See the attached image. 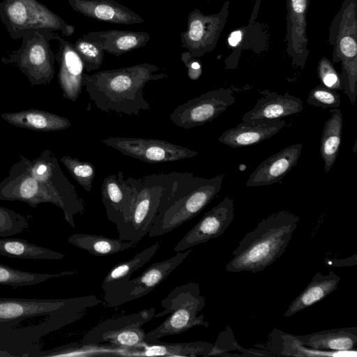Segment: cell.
<instances>
[{"mask_svg": "<svg viewBox=\"0 0 357 357\" xmlns=\"http://www.w3.org/2000/svg\"><path fill=\"white\" fill-rule=\"evenodd\" d=\"M285 126V121L281 119L243 121L225 131L218 141L232 148L249 146L272 137Z\"/></svg>", "mask_w": 357, "mask_h": 357, "instance_id": "23", "label": "cell"}, {"mask_svg": "<svg viewBox=\"0 0 357 357\" xmlns=\"http://www.w3.org/2000/svg\"><path fill=\"white\" fill-rule=\"evenodd\" d=\"M234 218V200L230 197H226L204 213L199 221L178 242L173 250L182 252L221 236Z\"/></svg>", "mask_w": 357, "mask_h": 357, "instance_id": "16", "label": "cell"}, {"mask_svg": "<svg viewBox=\"0 0 357 357\" xmlns=\"http://www.w3.org/2000/svg\"><path fill=\"white\" fill-rule=\"evenodd\" d=\"M213 344L203 341L189 342H161L158 340L146 342L131 351L132 355L146 356L209 357Z\"/></svg>", "mask_w": 357, "mask_h": 357, "instance_id": "28", "label": "cell"}, {"mask_svg": "<svg viewBox=\"0 0 357 357\" xmlns=\"http://www.w3.org/2000/svg\"><path fill=\"white\" fill-rule=\"evenodd\" d=\"M307 102L310 105L322 109L337 108L340 106L341 99L336 91L320 84L310 90Z\"/></svg>", "mask_w": 357, "mask_h": 357, "instance_id": "38", "label": "cell"}, {"mask_svg": "<svg viewBox=\"0 0 357 357\" xmlns=\"http://www.w3.org/2000/svg\"><path fill=\"white\" fill-rule=\"evenodd\" d=\"M261 97L257 99L255 107L242 118L243 122L255 120H280L301 112L302 100L288 92L284 95L270 90L259 91Z\"/></svg>", "mask_w": 357, "mask_h": 357, "instance_id": "21", "label": "cell"}, {"mask_svg": "<svg viewBox=\"0 0 357 357\" xmlns=\"http://www.w3.org/2000/svg\"><path fill=\"white\" fill-rule=\"evenodd\" d=\"M1 117L14 126L38 132L59 131L71 126L68 118L37 109L3 113Z\"/></svg>", "mask_w": 357, "mask_h": 357, "instance_id": "25", "label": "cell"}, {"mask_svg": "<svg viewBox=\"0 0 357 357\" xmlns=\"http://www.w3.org/2000/svg\"><path fill=\"white\" fill-rule=\"evenodd\" d=\"M0 20L13 40L20 39L30 29L41 31L51 40H56L58 31L64 36H71L75 31V26L38 0H3Z\"/></svg>", "mask_w": 357, "mask_h": 357, "instance_id": "9", "label": "cell"}, {"mask_svg": "<svg viewBox=\"0 0 357 357\" xmlns=\"http://www.w3.org/2000/svg\"><path fill=\"white\" fill-rule=\"evenodd\" d=\"M20 47L2 56L7 65H15L28 78L31 86L44 85L54 78L56 54L47 36L34 29L25 31Z\"/></svg>", "mask_w": 357, "mask_h": 357, "instance_id": "10", "label": "cell"}, {"mask_svg": "<svg viewBox=\"0 0 357 357\" xmlns=\"http://www.w3.org/2000/svg\"><path fill=\"white\" fill-rule=\"evenodd\" d=\"M334 63L340 62L343 91L354 105L357 96V0H343L328 28Z\"/></svg>", "mask_w": 357, "mask_h": 357, "instance_id": "7", "label": "cell"}, {"mask_svg": "<svg viewBox=\"0 0 357 357\" xmlns=\"http://www.w3.org/2000/svg\"><path fill=\"white\" fill-rule=\"evenodd\" d=\"M76 12L93 20L117 24H135L144 19L116 0H68Z\"/></svg>", "mask_w": 357, "mask_h": 357, "instance_id": "22", "label": "cell"}, {"mask_svg": "<svg viewBox=\"0 0 357 357\" xmlns=\"http://www.w3.org/2000/svg\"><path fill=\"white\" fill-rule=\"evenodd\" d=\"M299 221L298 215L286 210L262 219L233 250L226 271L255 273L271 266L285 252Z\"/></svg>", "mask_w": 357, "mask_h": 357, "instance_id": "4", "label": "cell"}, {"mask_svg": "<svg viewBox=\"0 0 357 357\" xmlns=\"http://www.w3.org/2000/svg\"><path fill=\"white\" fill-rule=\"evenodd\" d=\"M60 160L78 184L86 191L91 192L96 176L93 165L89 162L73 158L69 155H63Z\"/></svg>", "mask_w": 357, "mask_h": 357, "instance_id": "35", "label": "cell"}, {"mask_svg": "<svg viewBox=\"0 0 357 357\" xmlns=\"http://www.w3.org/2000/svg\"><path fill=\"white\" fill-rule=\"evenodd\" d=\"M59 48L56 60L59 64L58 80L64 98L76 101L82 90L83 63L73 44L57 34Z\"/></svg>", "mask_w": 357, "mask_h": 357, "instance_id": "19", "label": "cell"}, {"mask_svg": "<svg viewBox=\"0 0 357 357\" xmlns=\"http://www.w3.org/2000/svg\"><path fill=\"white\" fill-rule=\"evenodd\" d=\"M134 199L126 220L116 227L119 238L138 243L151 229L159 208L169 197L173 181L169 174H152L132 177Z\"/></svg>", "mask_w": 357, "mask_h": 357, "instance_id": "6", "label": "cell"}, {"mask_svg": "<svg viewBox=\"0 0 357 357\" xmlns=\"http://www.w3.org/2000/svg\"><path fill=\"white\" fill-rule=\"evenodd\" d=\"M84 39L100 45L103 50L116 56L146 45L151 36L144 31L107 30L93 31L82 36Z\"/></svg>", "mask_w": 357, "mask_h": 357, "instance_id": "24", "label": "cell"}, {"mask_svg": "<svg viewBox=\"0 0 357 357\" xmlns=\"http://www.w3.org/2000/svg\"><path fill=\"white\" fill-rule=\"evenodd\" d=\"M329 112L331 115L324 123L320 141V153L326 173L331 170L339 153L343 127L340 109L331 108Z\"/></svg>", "mask_w": 357, "mask_h": 357, "instance_id": "30", "label": "cell"}, {"mask_svg": "<svg viewBox=\"0 0 357 357\" xmlns=\"http://www.w3.org/2000/svg\"><path fill=\"white\" fill-rule=\"evenodd\" d=\"M132 177L126 178L122 171L107 176L101 185L102 202L108 220L116 227L127 218L135 196Z\"/></svg>", "mask_w": 357, "mask_h": 357, "instance_id": "18", "label": "cell"}, {"mask_svg": "<svg viewBox=\"0 0 357 357\" xmlns=\"http://www.w3.org/2000/svg\"><path fill=\"white\" fill-rule=\"evenodd\" d=\"M230 1L227 0L217 13L205 15L198 8L187 17V29L180 33L181 46L199 58L216 47L226 24Z\"/></svg>", "mask_w": 357, "mask_h": 357, "instance_id": "13", "label": "cell"}, {"mask_svg": "<svg viewBox=\"0 0 357 357\" xmlns=\"http://www.w3.org/2000/svg\"><path fill=\"white\" fill-rule=\"evenodd\" d=\"M181 59L187 69L188 77L193 81L198 79L202 74V66L198 58L187 50L181 54Z\"/></svg>", "mask_w": 357, "mask_h": 357, "instance_id": "40", "label": "cell"}, {"mask_svg": "<svg viewBox=\"0 0 357 357\" xmlns=\"http://www.w3.org/2000/svg\"><path fill=\"white\" fill-rule=\"evenodd\" d=\"M303 144H294L272 155L250 174L245 185L259 187L280 181L297 164Z\"/></svg>", "mask_w": 357, "mask_h": 357, "instance_id": "20", "label": "cell"}, {"mask_svg": "<svg viewBox=\"0 0 357 357\" xmlns=\"http://www.w3.org/2000/svg\"><path fill=\"white\" fill-rule=\"evenodd\" d=\"M126 349L111 344H92L83 342L69 343L55 348L41 350L38 357H73L93 356H119L125 355Z\"/></svg>", "mask_w": 357, "mask_h": 357, "instance_id": "32", "label": "cell"}, {"mask_svg": "<svg viewBox=\"0 0 357 357\" xmlns=\"http://www.w3.org/2000/svg\"><path fill=\"white\" fill-rule=\"evenodd\" d=\"M319 1H321V0H319Z\"/></svg>", "mask_w": 357, "mask_h": 357, "instance_id": "41", "label": "cell"}, {"mask_svg": "<svg viewBox=\"0 0 357 357\" xmlns=\"http://www.w3.org/2000/svg\"><path fill=\"white\" fill-rule=\"evenodd\" d=\"M340 280V277L333 271L327 273L317 272L306 287L289 305L284 317H290L319 302L337 289Z\"/></svg>", "mask_w": 357, "mask_h": 357, "instance_id": "26", "label": "cell"}, {"mask_svg": "<svg viewBox=\"0 0 357 357\" xmlns=\"http://www.w3.org/2000/svg\"><path fill=\"white\" fill-rule=\"evenodd\" d=\"M317 76L321 84L327 88L335 91L343 90L340 75L337 72L331 61L326 56H322L319 61Z\"/></svg>", "mask_w": 357, "mask_h": 357, "instance_id": "39", "label": "cell"}, {"mask_svg": "<svg viewBox=\"0 0 357 357\" xmlns=\"http://www.w3.org/2000/svg\"><path fill=\"white\" fill-rule=\"evenodd\" d=\"M0 181V200L19 201L36 208L43 203L59 207L75 228V215L84 213V202L62 171L55 154L46 149L34 159L22 154Z\"/></svg>", "mask_w": 357, "mask_h": 357, "instance_id": "2", "label": "cell"}, {"mask_svg": "<svg viewBox=\"0 0 357 357\" xmlns=\"http://www.w3.org/2000/svg\"><path fill=\"white\" fill-rule=\"evenodd\" d=\"M102 303L95 295L0 297V357H38L43 337L80 320L89 309Z\"/></svg>", "mask_w": 357, "mask_h": 357, "instance_id": "1", "label": "cell"}, {"mask_svg": "<svg viewBox=\"0 0 357 357\" xmlns=\"http://www.w3.org/2000/svg\"><path fill=\"white\" fill-rule=\"evenodd\" d=\"M155 313L152 307L137 312L107 319L92 328L82 342L92 344H111L128 351L139 349L144 342L145 331L142 328Z\"/></svg>", "mask_w": 357, "mask_h": 357, "instance_id": "11", "label": "cell"}, {"mask_svg": "<svg viewBox=\"0 0 357 357\" xmlns=\"http://www.w3.org/2000/svg\"><path fill=\"white\" fill-rule=\"evenodd\" d=\"M29 227L27 217L0 206V238L20 234Z\"/></svg>", "mask_w": 357, "mask_h": 357, "instance_id": "37", "label": "cell"}, {"mask_svg": "<svg viewBox=\"0 0 357 357\" xmlns=\"http://www.w3.org/2000/svg\"><path fill=\"white\" fill-rule=\"evenodd\" d=\"M191 249L149 266L133 279L112 285L103 290V303L107 307H116L144 296L153 290L176 269L192 252Z\"/></svg>", "mask_w": 357, "mask_h": 357, "instance_id": "12", "label": "cell"}, {"mask_svg": "<svg viewBox=\"0 0 357 357\" xmlns=\"http://www.w3.org/2000/svg\"><path fill=\"white\" fill-rule=\"evenodd\" d=\"M73 46L86 72L98 70L100 67L103 62L105 51L99 43L87 40L82 37L75 40Z\"/></svg>", "mask_w": 357, "mask_h": 357, "instance_id": "36", "label": "cell"}, {"mask_svg": "<svg viewBox=\"0 0 357 357\" xmlns=\"http://www.w3.org/2000/svg\"><path fill=\"white\" fill-rule=\"evenodd\" d=\"M159 70L155 65L142 63L92 75L83 73L82 84L101 111L137 116L141 110L150 109L143 92L146 83L168 77L164 73L155 74Z\"/></svg>", "mask_w": 357, "mask_h": 357, "instance_id": "3", "label": "cell"}, {"mask_svg": "<svg viewBox=\"0 0 357 357\" xmlns=\"http://www.w3.org/2000/svg\"><path fill=\"white\" fill-rule=\"evenodd\" d=\"M77 271H62L56 273H38L24 271L0 264V284L14 287L36 285L53 278L70 276Z\"/></svg>", "mask_w": 357, "mask_h": 357, "instance_id": "34", "label": "cell"}, {"mask_svg": "<svg viewBox=\"0 0 357 357\" xmlns=\"http://www.w3.org/2000/svg\"><path fill=\"white\" fill-rule=\"evenodd\" d=\"M296 337L309 349L346 351L357 344V327L333 328Z\"/></svg>", "mask_w": 357, "mask_h": 357, "instance_id": "27", "label": "cell"}, {"mask_svg": "<svg viewBox=\"0 0 357 357\" xmlns=\"http://www.w3.org/2000/svg\"><path fill=\"white\" fill-rule=\"evenodd\" d=\"M310 0H287L286 52L292 66L303 69L310 51L307 48V14Z\"/></svg>", "mask_w": 357, "mask_h": 357, "instance_id": "17", "label": "cell"}, {"mask_svg": "<svg viewBox=\"0 0 357 357\" xmlns=\"http://www.w3.org/2000/svg\"><path fill=\"white\" fill-rule=\"evenodd\" d=\"M0 255L23 259H61L65 255L18 238H0Z\"/></svg>", "mask_w": 357, "mask_h": 357, "instance_id": "31", "label": "cell"}, {"mask_svg": "<svg viewBox=\"0 0 357 357\" xmlns=\"http://www.w3.org/2000/svg\"><path fill=\"white\" fill-rule=\"evenodd\" d=\"M169 174L173 181L172 192L159 208L149 237L166 234L198 215L218 195L225 176L206 178L190 172Z\"/></svg>", "mask_w": 357, "mask_h": 357, "instance_id": "5", "label": "cell"}, {"mask_svg": "<svg viewBox=\"0 0 357 357\" xmlns=\"http://www.w3.org/2000/svg\"><path fill=\"white\" fill-rule=\"evenodd\" d=\"M162 245L158 241L151 246L142 250L132 259L114 266L105 275L102 282V291L115 284L128 280L133 272L149 261Z\"/></svg>", "mask_w": 357, "mask_h": 357, "instance_id": "33", "label": "cell"}, {"mask_svg": "<svg viewBox=\"0 0 357 357\" xmlns=\"http://www.w3.org/2000/svg\"><path fill=\"white\" fill-rule=\"evenodd\" d=\"M102 142L124 155L150 164L174 162L199 155L189 148L157 139L112 137Z\"/></svg>", "mask_w": 357, "mask_h": 357, "instance_id": "14", "label": "cell"}, {"mask_svg": "<svg viewBox=\"0 0 357 357\" xmlns=\"http://www.w3.org/2000/svg\"><path fill=\"white\" fill-rule=\"evenodd\" d=\"M69 243L92 255L103 257L135 248L137 243L104 236L76 233L68 238Z\"/></svg>", "mask_w": 357, "mask_h": 357, "instance_id": "29", "label": "cell"}, {"mask_svg": "<svg viewBox=\"0 0 357 357\" xmlns=\"http://www.w3.org/2000/svg\"><path fill=\"white\" fill-rule=\"evenodd\" d=\"M198 283L188 282L174 288L161 301L164 310L155 313L153 318L169 316L158 327L145 334L144 341L150 342L173 335H178L195 326L208 327L204 314L198 313L205 306Z\"/></svg>", "mask_w": 357, "mask_h": 357, "instance_id": "8", "label": "cell"}, {"mask_svg": "<svg viewBox=\"0 0 357 357\" xmlns=\"http://www.w3.org/2000/svg\"><path fill=\"white\" fill-rule=\"evenodd\" d=\"M235 101L231 89L219 88L178 105L169 118L176 126L190 129L212 121Z\"/></svg>", "mask_w": 357, "mask_h": 357, "instance_id": "15", "label": "cell"}]
</instances>
